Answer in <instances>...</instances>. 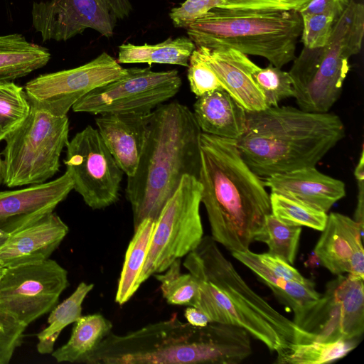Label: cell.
I'll list each match as a JSON object with an SVG mask.
<instances>
[{
	"mask_svg": "<svg viewBox=\"0 0 364 364\" xmlns=\"http://www.w3.org/2000/svg\"><path fill=\"white\" fill-rule=\"evenodd\" d=\"M27 326L13 316L0 311V364H8L21 346Z\"/></svg>",
	"mask_w": 364,
	"mask_h": 364,
	"instance_id": "8d00e7d4",
	"label": "cell"
},
{
	"mask_svg": "<svg viewBox=\"0 0 364 364\" xmlns=\"http://www.w3.org/2000/svg\"><path fill=\"white\" fill-rule=\"evenodd\" d=\"M66 171L87 205L93 210L118 201L123 171L107 148L97 129L87 125L66 146Z\"/></svg>",
	"mask_w": 364,
	"mask_h": 364,
	"instance_id": "7c38bea8",
	"label": "cell"
},
{
	"mask_svg": "<svg viewBox=\"0 0 364 364\" xmlns=\"http://www.w3.org/2000/svg\"><path fill=\"white\" fill-rule=\"evenodd\" d=\"M301 29L297 11L217 8L195 21L186 31L196 48H232L263 57L281 68L296 58Z\"/></svg>",
	"mask_w": 364,
	"mask_h": 364,
	"instance_id": "8992f818",
	"label": "cell"
},
{
	"mask_svg": "<svg viewBox=\"0 0 364 364\" xmlns=\"http://www.w3.org/2000/svg\"><path fill=\"white\" fill-rule=\"evenodd\" d=\"M31 109L22 87L13 81L0 82V142L26 119Z\"/></svg>",
	"mask_w": 364,
	"mask_h": 364,
	"instance_id": "1f68e13d",
	"label": "cell"
},
{
	"mask_svg": "<svg viewBox=\"0 0 364 364\" xmlns=\"http://www.w3.org/2000/svg\"><path fill=\"white\" fill-rule=\"evenodd\" d=\"M251 75L262 92L267 107H277L283 100L295 97L292 79L289 73L272 64L262 68L253 63Z\"/></svg>",
	"mask_w": 364,
	"mask_h": 364,
	"instance_id": "836d02e7",
	"label": "cell"
},
{
	"mask_svg": "<svg viewBox=\"0 0 364 364\" xmlns=\"http://www.w3.org/2000/svg\"><path fill=\"white\" fill-rule=\"evenodd\" d=\"M200 48L217 75L222 87L247 112L266 109L264 96L253 80V62L247 55L232 48L210 50Z\"/></svg>",
	"mask_w": 364,
	"mask_h": 364,
	"instance_id": "44dd1931",
	"label": "cell"
},
{
	"mask_svg": "<svg viewBox=\"0 0 364 364\" xmlns=\"http://www.w3.org/2000/svg\"><path fill=\"white\" fill-rule=\"evenodd\" d=\"M257 255L261 262L277 276L303 284L311 281L301 275L291 264L277 255L269 252Z\"/></svg>",
	"mask_w": 364,
	"mask_h": 364,
	"instance_id": "ab89813d",
	"label": "cell"
},
{
	"mask_svg": "<svg viewBox=\"0 0 364 364\" xmlns=\"http://www.w3.org/2000/svg\"><path fill=\"white\" fill-rule=\"evenodd\" d=\"M4 269H5L4 267H1L0 265V279L1 278V276H2L3 273H4Z\"/></svg>",
	"mask_w": 364,
	"mask_h": 364,
	"instance_id": "7dc6e473",
	"label": "cell"
},
{
	"mask_svg": "<svg viewBox=\"0 0 364 364\" xmlns=\"http://www.w3.org/2000/svg\"><path fill=\"white\" fill-rule=\"evenodd\" d=\"M363 279L341 274L294 323L305 333L304 342L356 340L364 331Z\"/></svg>",
	"mask_w": 364,
	"mask_h": 364,
	"instance_id": "8fae6325",
	"label": "cell"
},
{
	"mask_svg": "<svg viewBox=\"0 0 364 364\" xmlns=\"http://www.w3.org/2000/svg\"><path fill=\"white\" fill-rule=\"evenodd\" d=\"M112 329V322L100 314L81 316L74 323L68 342L51 355L58 363H84Z\"/></svg>",
	"mask_w": 364,
	"mask_h": 364,
	"instance_id": "d4e9b609",
	"label": "cell"
},
{
	"mask_svg": "<svg viewBox=\"0 0 364 364\" xmlns=\"http://www.w3.org/2000/svg\"><path fill=\"white\" fill-rule=\"evenodd\" d=\"M68 286L67 270L50 258L6 267L0 279V311L28 326L50 312Z\"/></svg>",
	"mask_w": 364,
	"mask_h": 364,
	"instance_id": "4fadbf2b",
	"label": "cell"
},
{
	"mask_svg": "<svg viewBox=\"0 0 364 364\" xmlns=\"http://www.w3.org/2000/svg\"><path fill=\"white\" fill-rule=\"evenodd\" d=\"M264 181L272 193L327 213L346 196L345 183L318 171L315 166L274 174Z\"/></svg>",
	"mask_w": 364,
	"mask_h": 364,
	"instance_id": "ffe728a7",
	"label": "cell"
},
{
	"mask_svg": "<svg viewBox=\"0 0 364 364\" xmlns=\"http://www.w3.org/2000/svg\"><path fill=\"white\" fill-rule=\"evenodd\" d=\"M9 235V234L6 233L0 229V246L6 240Z\"/></svg>",
	"mask_w": 364,
	"mask_h": 364,
	"instance_id": "bcb514c9",
	"label": "cell"
},
{
	"mask_svg": "<svg viewBox=\"0 0 364 364\" xmlns=\"http://www.w3.org/2000/svg\"><path fill=\"white\" fill-rule=\"evenodd\" d=\"M152 112L112 113L95 118L97 129L107 148L127 177L137 168L145 145Z\"/></svg>",
	"mask_w": 364,
	"mask_h": 364,
	"instance_id": "d6986e66",
	"label": "cell"
},
{
	"mask_svg": "<svg viewBox=\"0 0 364 364\" xmlns=\"http://www.w3.org/2000/svg\"><path fill=\"white\" fill-rule=\"evenodd\" d=\"M201 203L211 237L231 252L246 251L271 213L269 195L242 157L236 140L201 132Z\"/></svg>",
	"mask_w": 364,
	"mask_h": 364,
	"instance_id": "6da1fadb",
	"label": "cell"
},
{
	"mask_svg": "<svg viewBox=\"0 0 364 364\" xmlns=\"http://www.w3.org/2000/svg\"><path fill=\"white\" fill-rule=\"evenodd\" d=\"M364 34V6L350 0L336 20L326 46L303 48L289 72L300 109L328 112L341 95L348 60L358 53Z\"/></svg>",
	"mask_w": 364,
	"mask_h": 364,
	"instance_id": "52a82bcc",
	"label": "cell"
},
{
	"mask_svg": "<svg viewBox=\"0 0 364 364\" xmlns=\"http://www.w3.org/2000/svg\"><path fill=\"white\" fill-rule=\"evenodd\" d=\"M129 0H48L33 3L32 24L43 42L66 41L90 28L111 37L132 11Z\"/></svg>",
	"mask_w": 364,
	"mask_h": 364,
	"instance_id": "5bb4252c",
	"label": "cell"
},
{
	"mask_svg": "<svg viewBox=\"0 0 364 364\" xmlns=\"http://www.w3.org/2000/svg\"><path fill=\"white\" fill-rule=\"evenodd\" d=\"M311 0H223L222 9L299 12Z\"/></svg>",
	"mask_w": 364,
	"mask_h": 364,
	"instance_id": "f35d334b",
	"label": "cell"
},
{
	"mask_svg": "<svg viewBox=\"0 0 364 364\" xmlns=\"http://www.w3.org/2000/svg\"><path fill=\"white\" fill-rule=\"evenodd\" d=\"M313 256V255H312ZM308 266L314 267L315 264H320V261L316 255L314 253V256L311 257L308 261H306Z\"/></svg>",
	"mask_w": 364,
	"mask_h": 364,
	"instance_id": "ee69618b",
	"label": "cell"
},
{
	"mask_svg": "<svg viewBox=\"0 0 364 364\" xmlns=\"http://www.w3.org/2000/svg\"><path fill=\"white\" fill-rule=\"evenodd\" d=\"M181 265V259H178L165 271L153 276L160 282L162 295L168 304L194 306L198 295V283L191 273H183Z\"/></svg>",
	"mask_w": 364,
	"mask_h": 364,
	"instance_id": "4dcf8cb0",
	"label": "cell"
},
{
	"mask_svg": "<svg viewBox=\"0 0 364 364\" xmlns=\"http://www.w3.org/2000/svg\"><path fill=\"white\" fill-rule=\"evenodd\" d=\"M356 340L335 342L310 341L291 343L277 352L275 363H330L348 355L356 346Z\"/></svg>",
	"mask_w": 364,
	"mask_h": 364,
	"instance_id": "f1b7e54d",
	"label": "cell"
},
{
	"mask_svg": "<svg viewBox=\"0 0 364 364\" xmlns=\"http://www.w3.org/2000/svg\"><path fill=\"white\" fill-rule=\"evenodd\" d=\"M69 232L55 213L9 234L0 246V265L4 268L42 262L50 258Z\"/></svg>",
	"mask_w": 364,
	"mask_h": 364,
	"instance_id": "ac0fdd59",
	"label": "cell"
},
{
	"mask_svg": "<svg viewBox=\"0 0 364 364\" xmlns=\"http://www.w3.org/2000/svg\"><path fill=\"white\" fill-rule=\"evenodd\" d=\"M188 69V80L192 92L198 97L207 92L220 89V82L208 64L203 50L196 48L192 53Z\"/></svg>",
	"mask_w": 364,
	"mask_h": 364,
	"instance_id": "e575fe53",
	"label": "cell"
},
{
	"mask_svg": "<svg viewBox=\"0 0 364 364\" xmlns=\"http://www.w3.org/2000/svg\"><path fill=\"white\" fill-rule=\"evenodd\" d=\"M350 0H311L299 13L304 14H328L337 18L343 13Z\"/></svg>",
	"mask_w": 364,
	"mask_h": 364,
	"instance_id": "60d3db41",
	"label": "cell"
},
{
	"mask_svg": "<svg viewBox=\"0 0 364 364\" xmlns=\"http://www.w3.org/2000/svg\"><path fill=\"white\" fill-rule=\"evenodd\" d=\"M300 16L302 21L301 41L304 48L314 49L326 46L338 18L328 14Z\"/></svg>",
	"mask_w": 364,
	"mask_h": 364,
	"instance_id": "d590c367",
	"label": "cell"
},
{
	"mask_svg": "<svg viewBox=\"0 0 364 364\" xmlns=\"http://www.w3.org/2000/svg\"><path fill=\"white\" fill-rule=\"evenodd\" d=\"M94 284L81 282L73 293L55 306L48 318V326L37 334L36 348L40 354H51L63 330L82 316V305Z\"/></svg>",
	"mask_w": 364,
	"mask_h": 364,
	"instance_id": "83f0119b",
	"label": "cell"
},
{
	"mask_svg": "<svg viewBox=\"0 0 364 364\" xmlns=\"http://www.w3.org/2000/svg\"><path fill=\"white\" fill-rule=\"evenodd\" d=\"M69 120L31 106L26 119L5 139L3 156L8 188L46 182L59 171L69 141Z\"/></svg>",
	"mask_w": 364,
	"mask_h": 364,
	"instance_id": "ba28073f",
	"label": "cell"
},
{
	"mask_svg": "<svg viewBox=\"0 0 364 364\" xmlns=\"http://www.w3.org/2000/svg\"><path fill=\"white\" fill-rule=\"evenodd\" d=\"M49 50L20 33L0 35V82L14 81L47 65Z\"/></svg>",
	"mask_w": 364,
	"mask_h": 364,
	"instance_id": "cb8c5ba5",
	"label": "cell"
},
{
	"mask_svg": "<svg viewBox=\"0 0 364 364\" xmlns=\"http://www.w3.org/2000/svg\"><path fill=\"white\" fill-rule=\"evenodd\" d=\"M344 136L335 114L277 106L247 112L246 129L236 142L252 171L266 178L316 166Z\"/></svg>",
	"mask_w": 364,
	"mask_h": 364,
	"instance_id": "5b68a950",
	"label": "cell"
},
{
	"mask_svg": "<svg viewBox=\"0 0 364 364\" xmlns=\"http://www.w3.org/2000/svg\"><path fill=\"white\" fill-rule=\"evenodd\" d=\"M193 114L208 134L237 140L246 129L247 111L222 88L198 97Z\"/></svg>",
	"mask_w": 364,
	"mask_h": 364,
	"instance_id": "7402d4cb",
	"label": "cell"
},
{
	"mask_svg": "<svg viewBox=\"0 0 364 364\" xmlns=\"http://www.w3.org/2000/svg\"><path fill=\"white\" fill-rule=\"evenodd\" d=\"M73 190L70 175L28 187L0 191V229L11 234L53 213Z\"/></svg>",
	"mask_w": 364,
	"mask_h": 364,
	"instance_id": "2e32d148",
	"label": "cell"
},
{
	"mask_svg": "<svg viewBox=\"0 0 364 364\" xmlns=\"http://www.w3.org/2000/svg\"><path fill=\"white\" fill-rule=\"evenodd\" d=\"M358 187V201L354 213V220L364 228V157L360 156L354 170Z\"/></svg>",
	"mask_w": 364,
	"mask_h": 364,
	"instance_id": "b9f144b4",
	"label": "cell"
},
{
	"mask_svg": "<svg viewBox=\"0 0 364 364\" xmlns=\"http://www.w3.org/2000/svg\"><path fill=\"white\" fill-rule=\"evenodd\" d=\"M232 255L252 270L272 290L279 302L293 311V321L300 318L321 296L312 280L303 284L277 276L261 262L257 253L250 250L233 252Z\"/></svg>",
	"mask_w": 364,
	"mask_h": 364,
	"instance_id": "603a6c76",
	"label": "cell"
},
{
	"mask_svg": "<svg viewBox=\"0 0 364 364\" xmlns=\"http://www.w3.org/2000/svg\"><path fill=\"white\" fill-rule=\"evenodd\" d=\"M184 316L188 323L196 327H204L211 322L201 310L193 306L185 309Z\"/></svg>",
	"mask_w": 364,
	"mask_h": 364,
	"instance_id": "7bdbcfd3",
	"label": "cell"
},
{
	"mask_svg": "<svg viewBox=\"0 0 364 364\" xmlns=\"http://www.w3.org/2000/svg\"><path fill=\"white\" fill-rule=\"evenodd\" d=\"M196 48L195 43L185 36L168 38L156 44H122L119 46V63H153L188 66L189 58Z\"/></svg>",
	"mask_w": 364,
	"mask_h": 364,
	"instance_id": "484cf974",
	"label": "cell"
},
{
	"mask_svg": "<svg viewBox=\"0 0 364 364\" xmlns=\"http://www.w3.org/2000/svg\"><path fill=\"white\" fill-rule=\"evenodd\" d=\"M321 232L314 249L320 264L336 276L364 279L363 228L347 215L331 213Z\"/></svg>",
	"mask_w": 364,
	"mask_h": 364,
	"instance_id": "e0dca14e",
	"label": "cell"
},
{
	"mask_svg": "<svg viewBox=\"0 0 364 364\" xmlns=\"http://www.w3.org/2000/svg\"><path fill=\"white\" fill-rule=\"evenodd\" d=\"M183 265L198 283L193 307L210 321L242 328L271 352L303 341L305 333L252 289L211 236L203 237Z\"/></svg>",
	"mask_w": 364,
	"mask_h": 364,
	"instance_id": "277c9868",
	"label": "cell"
},
{
	"mask_svg": "<svg viewBox=\"0 0 364 364\" xmlns=\"http://www.w3.org/2000/svg\"><path fill=\"white\" fill-rule=\"evenodd\" d=\"M223 0H186L169 13L173 24L178 28L187 27L210 11L223 8Z\"/></svg>",
	"mask_w": 364,
	"mask_h": 364,
	"instance_id": "74e56055",
	"label": "cell"
},
{
	"mask_svg": "<svg viewBox=\"0 0 364 364\" xmlns=\"http://www.w3.org/2000/svg\"><path fill=\"white\" fill-rule=\"evenodd\" d=\"M250 337L237 326L211 321L196 327L173 314L126 334L111 332L84 363L238 364L252 354Z\"/></svg>",
	"mask_w": 364,
	"mask_h": 364,
	"instance_id": "7a4b0ae2",
	"label": "cell"
},
{
	"mask_svg": "<svg viewBox=\"0 0 364 364\" xmlns=\"http://www.w3.org/2000/svg\"><path fill=\"white\" fill-rule=\"evenodd\" d=\"M202 186L184 176L156 221L148 254L137 280L139 287L151 276L194 250L203 237L200 215Z\"/></svg>",
	"mask_w": 364,
	"mask_h": 364,
	"instance_id": "9c48e42d",
	"label": "cell"
},
{
	"mask_svg": "<svg viewBox=\"0 0 364 364\" xmlns=\"http://www.w3.org/2000/svg\"><path fill=\"white\" fill-rule=\"evenodd\" d=\"M126 73L127 68L103 52L77 68L40 75L23 90L31 106L61 117L87 93Z\"/></svg>",
	"mask_w": 364,
	"mask_h": 364,
	"instance_id": "9a60e30c",
	"label": "cell"
},
{
	"mask_svg": "<svg viewBox=\"0 0 364 364\" xmlns=\"http://www.w3.org/2000/svg\"><path fill=\"white\" fill-rule=\"evenodd\" d=\"M4 177V160L1 157L0 154V185L3 183Z\"/></svg>",
	"mask_w": 364,
	"mask_h": 364,
	"instance_id": "f6af8a7d",
	"label": "cell"
},
{
	"mask_svg": "<svg viewBox=\"0 0 364 364\" xmlns=\"http://www.w3.org/2000/svg\"><path fill=\"white\" fill-rule=\"evenodd\" d=\"M182 81L177 70L154 71L127 68L122 77L97 87L72 107L75 112L95 115L112 113L149 114L173 97Z\"/></svg>",
	"mask_w": 364,
	"mask_h": 364,
	"instance_id": "30bf717a",
	"label": "cell"
},
{
	"mask_svg": "<svg viewBox=\"0 0 364 364\" xmlns=\"http://www.w3.org/2000/svg\"><path fill=\"white\" fill-rule=\"evenodd\" d=\"M269 199L271 213L282 223L319 231L323 230L328 218L326 213L274 193H271Z\"/></svg>",
	"mask_w": 364,
	"mask_h": 364,
	"instance_id": "d6a6232c",
	"label": "cell"
},
{
	"mask_svg": "<svg viewBox=\"0 0 364 364\" xmlns=\"http://www.w3.org/2000/svg\"><path fill=\"white\" fill-rule=\"evenodd\" d=\"M156 221L144 220L134 230L118 282L115 301L123 305L138 290L137 280L146 260Z\"/></svg>",
	"mask_w": 364,
	"mask_h": 364,
	"instance_id": "4316f807",
	"label": "cell"
},
{
	"mask_svg": "<svg viewBox=\"0 0 364 364\" xmlns=\"http://www.w3.org/2000/svg\"><path fill=\"white\" fill-rule=\"evenodd\" d=\"M301 231V227L286 225L269 213L265 217L263 231L255 241L266 243L269 253L293 264L296 257Z\"/></svg>",
	"mask_w": 364,
	"mask_h": 364,
	"instance_id": "f546056e",
	"label": "cell"
},
{
	"mask_svg": "<svg viewBox=\"0 0 364 364\" xmlns=\"http://www.w3.org/2000/svg\"><path fill=\"white\" fill-rule=\"evenodd\" d=\"M201 132L193 112L181 103L162 104L152 112L136 171L125 188L134 230L144 220L156 221L184 176L198 179Z\"/></svg>",
	"mask_w": 364,
	"mask_h": 364,
	"instance_id": "3957f363",
	"label": "cell"
}]
</instances>
